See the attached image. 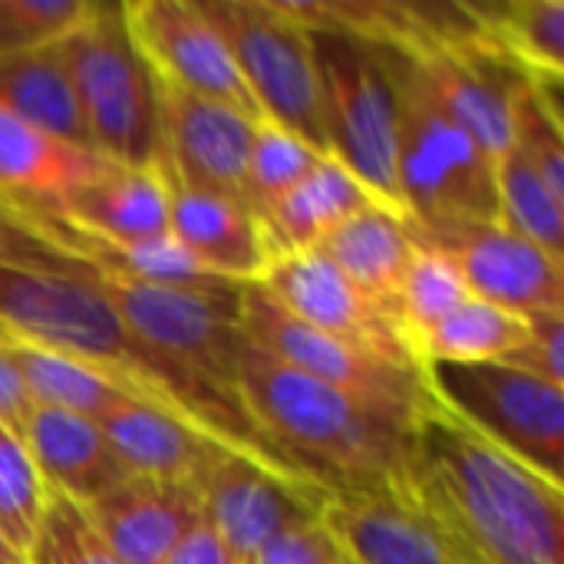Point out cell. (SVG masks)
<instances>
[{"label":"cell","instance_id":"obj_1","mask_svg":"<svg viewBox=\"0 0 564 564\" xmlns=\"http://www.w3.org/2000/svg\"><path fill=\"white\" fill-rule=\"evenodd\" d=\"M0 334L50 354L73 357L102 373L132 403L152 406L205 433L228 453L245 456L294 486L327 492L258 430L238 400L142 344L122 324L96 278L76 261L50 251L33 264H3Z\"/></svg>","mask_w":564,"mask_h":564},{"label":"cell","instance_id":"obj_2","mask_svg":"<svg viewBox=\"0 0 564 564\" xmlns=\"http://www.w3.org/2000/svg\"><path fill=\"white\" fill-rule=\"evenodd\" d=\"M403 489L459 564H564V489L430 400L410 423Z\"/></svg>","mask_w":564,"mask_h":564},{"label":"cell","instance_id":"obj_3","mask_svg":"<svg viewBox=\"0 0 564 564\" xmlns=\"http://www.w3.org/2000/svg\"><path fill=\"white\" fill-rule=\"evenodd\" d=\"M238 397L258 430L327 492L403 479L406 420L281 367L248 340L238 360Z\"/></svg>","mask_w":564,"mask_h":564},{"label":"cell","instance_id":"obj_4","mask_svg":"<svg viewBox=\"0 0 564 564\" xmlns=\"http://www.w3.org/2000/svg\"><path fill=\"white\" fill-rule=\"evenodd\" d=\"M397 96V188L416 235L499 221L496 162L453 119L410 50L387 46Z\"/></svg>","mask_w":564,"mask_h":564},{"label":"cell","instance_id":"obj_5","mask_svg":"<svg viewBox=\"0 0 564 564\" xmlns=\"http://www.w3.org/2000/svg\"><path fill=\"white\" fill-rule=\"evenodd\" d=\"M56 50L66 63L93 152L116 165L159 169V79L129 33L122 3H93L56 40Z\"/></svg>","mask_w":564,"mask_h":564},{"label":"cell","instance_id":"obj_6","mask_svg":"<svg viewBox=\"0 0 564 564\" xmlns=\"http://www.w3.org/2000/svg\"><path fill=\"white\" fill-rule=\"evenodd\" d=\"M307 36L327 155L403 215L397 188V96L383 43L330 26L307 30Z\"/></svg>","mask_w":564,"mask_h":564},{"label":"cell","instance_id":"obj_7","mask_svg":"<svg viewBox=\"0 0 564 564\" xmlns=\"http://www.w3.org/2000/svg\"><path fill=\"white\" fill-rule=\"evenodd\" d=\"M433 400L532 473L562 486L564 390L509 364H426Z\"/></svg>","mask_w":564,"mask_h":564},{"label":"cell","instance_id":"obj_8","mask_svg":"<svg viewBox=\"0 0 564 564\" xmlns=\"http://www.w3.org/2000/svg\"><path fill=\"white\" fill-rule=\"evenodd\" d=\"M89 271V268H86ZM112 301L122 324L162 357L182 364L188 373L238 400L241 334V288H162L129 278L89 271Z\"/></svg>","mask_w":564,"mask_h":564},{"label":"cell","instance_id":"obj_9","mask_svg":"<svg viewBox=\"0 0 564 564\" xmlns=\"http://www.w3.org/2000/svg\"><path fill=\"white\" fill-rule=\"evenodd\" d=\"M225 36L258 119L278 122L327 155L311 36L278 0H202Z\"/></svg>","mask_w":564,"mask_h":564},{"label":"cell","instance_id":"obj_10","mask_svg":"<svg viewBox=\"0 0 564 564\" xmlns=\"http://www.w3.org/2000/svg\"><path fill=\"white\" fill-rule=\"evenodd\" d=\"M241 334L254 350L278 360L281 367L327 383L397 420L413 423V416L433 400L420 367H403L311 330L281 311L261 284L241 288Z\"/></svg>","mask_w":564,"mask_h":564},{"label":"cell","instance_id":"obj_11","mask_svg":"<svg viewBox=\"0 0 564 564\" xmlns=\"http://www.w3.org/2000/svg\"><path fill=\"white\" fill-rule=\"evenodd\" d=\"M258 284L281 311L311 330L360 347L373 357L423 370L403 324L360 294L317 248L274 258Z\"/></svg>","mask_w":564,"mask_h":564},{"label":"cell","instance_id":"obj_12","mask_svg":"<svg viewBox=\"0 0 564 564\" xmlns=\"http://www.w3.org/2000/svg\"><path fill=\"white\" fill-rule=\"evenodd\" d=\"M122 13L159 83L258 119L231 50L202 0H132L122 3Z\"/></svg>","mask_w":564,"mask_h":564},{"label":"cell","instance_id":"obj_13","mask_svg":"<svg viewBox=\"0 0 564 564\" xmlns=\"http://www.w3.org/2000/svg\"><path fill=\"white\" fill-rule=\"evenodd\" d=\"M162 149L159 172L169 185L241 202L245 165L258 119L159 83Z\"/></svg>","mask_w":564,"mask_h":564},{"label":"cell","instance_id":"obj_14","mask_svg":"<svg viewBox=\"0 0 564 564\" xmlns=\"http://www.w3.org/2000/svg\"><path fill=\"white\" fill-rule=\"evenodd\" d=\"M202 516L231 558L245 564L281 532L321 519V506L330 492L294 486L264 466L221 453L198 482Z\"/></svg>","mask_w":564,"mask_h":564},{"label":"cell","instance_id":"obj_15","mask_svg":"<svg viewBox=\"0 0 564 564\" xmlns=\"http://www.w3.org/2000/svg\"><path fill=\"white\" fill-rule=\"evenodd\" d=\"M416 238L440 245L456 258L473 297L496 304L516 317L564 314V261L549 258L542 248L509 231L502 221L456 225Z\"/></svg>","mask_w":564,"mask_h":564},{"label":"cell","instance_id":"obj_16","mask_svg":"<svg viewBox=\"0 0 564 564\" xmlns=\"http://www.w3.org/2000/svg\"><path fill=\"white\" fill-rule=\"evenodd\" d=\"M410 53L426 69L430 86L453 119L492 162H499L512 145V102L529 76H522L482 36Z\"/></svg>","mask_w":564,"mask_h":564},{"label":"cell","instance_id":"obj_17","mask_svg":"<svg viewBox=\"0 0 564 564\" xmlns=\"http://www.w3.org/2000/svg\"><path fill=\"white\" fill-rule=\"evenodd\" d=\"M321 522L350 564H459L406 496L403 479L330 492L321 506Z\"/></svg>","mask_w":564,"mask_h":564},{"label":"cell","instance_id":"obj_18","mask_svg":"<svg viewBox=\"0 0 564 564\" xmlns=\"http://www.w3.org/2000/svg\"><path fill=\"white\" fill-rule=\"evenodd\" d=\"M86 516L119 564H165L202 522L195 486L129 476L86 506Z\"/></svg>","mask_w":564,"mask_h":564},{"label":"cell","instance_id":"obj_19","mask_svg":"<svg viewBox=\"0 0 564 564\" xmlns=\"http://www.w3.org/2000/svg\"><path fill=\"white\" fill-rule=\"evenodd\" d=\"M169 235L205 274L228 284H258L271 268L264 231L238 198L169 185Z\"/></svg>","mask_w":564,"mask_h":564},{"label":"cell","instance_id":"obj_20","mask_svg":"<svg viewBox=\"0 0 564 564\" xmlns=\"http://www.w3.org/2000/svg\"><path fill=\"white\" fill-rule=\"evenodd\" d=\"M109 245H152L169 235V185L159 169L106 162L56 215Z\"/></svg>","mask_w":564,"mask_h":564},{"label":"cell","instance_id":"obj_21","mask_svg":"<svg viewBox=\"0 0 564 564\" xmlns=\"http://www.w3.org/2000/svg\"><path fill=\"white\" fill-rule=\"evenodd\" d=\"M102 165L89 149L59 142L0 109V208L59 215L66 198Z\"/></svg>","mask_w":564,"mask_h":564},{"label":"cell","instance_id":"obj_22","mask_svg":"<svg viewBox=\"0 0 564 564\" xmlns=\"http://www.w3.org/2000/svg\"><path fill=\"white\" fill-rule=\"evenodd\" d=\"M23 446L46 492L63 496L83 509L109 489H116L122 479H129L112 446L106 443L99 423L73 413L36 406L26 423Z\"/></svg>","mask_w":564,"mask_h":564},{"label":"cell","instance_id":"obj_23","mask_svg":"<svg viewBox=\"0 0 564 564\" xmlns=\"http://www.w3.org/2000/svg\"><path fill=\"white\" fill-rule=\"evenodd\" d=\"M99 430L129 476L155 482H182L198 489L212 463L228 453L205 433L132 400L106 413Z\"/></svg>","mask_w":564,"mask_h":564},{"label":"cell","instance_id":"obj_24","mask_svg":"<svg viewBox=\"0 0 564 564\" xmlns=\"http://www.w3.org/2000/svg\"><path fill=\"white\" fill-rule=\"evenodd\" d=\"M373 205L383 202L344 162L324 155L307 178H301L278 205L258 218V225L274 261L284 254L314 251L334 228Z\"/></svg>","mask_w":564,"mask_h":564},{"label":"cell","instance_id":"obj_25","mask_svg":"<svg viewBox=\"0 0 564 564\" xmlns=\"http://www.w3.org/2000/svg\"><path fill=\"white\" fill-rule=\"evenodd\" d=\"M416 231L406 221V215L373 205L360 215L347 218L340 228H334L317 251L373 304L390 311L397 321V294L406 274V264L416 248Z\"/></svg>","mask_w":564,"mask_h":564},{"label":"cell","instance_id":"obj_26","mask_svg":"<svg viewBox=\"0 0 564 564\" xmlns=\"http://www.w3.org/2000/svg\"><path fill=\"white\" fill-rule=\"evenodd\" d=\"M0 109L40 132L89 149V132L56 43L0 53Z\"/></svg>","mask_w":564,"mask_h":564},{"label":"cell","instance_id":"obj_27","mask_svg":"<svg viewBox=\"0 0 564 564\" xmlns=\"http://www.w3.org/2000/svg\"><path fill=\"white\" fill-rule=\"evenodd\" d=\"M473 7L479 36L532 83H562L564 0H509Z\"/></svg>","mask_w":564,"mask_h":564},{"label":"cell","instance_id":"obj_28","mask_svg":"<svg viewBox=\"0 0 564 564\" xmlns=\"http://www.w3.org/2000/svg\"><path fill=\"white\" fill-rule=\"evenodd\" d=\"M3 350L13 360L33 406L40 410H59L99 423L106 413L129 403V397L119 387H112L102 373L73 357L50 354L10 337H3Z\"/></svg>","mask_w":564,"mask_h":564},{"label":"cell","instance_id":"obj_29","mask_svg":"<svg viewBox=\"0 0 564 564\" xmlns=\"http://www.w3.org/2000/svg\"><path fill=\"white\" fill-rule=\"evenodd\" d=\"M525 340V317H516L479 297L463 301L453 314L416 337L420 364H502Z\"/></svg>","mask_w":564,"mask_h":564},{"label":"cell","instance_id":"obj_30","mask_svg":"<svg viewBox=\"0 0 564 564\" xmlns=\"http://www.w3.org/2000/svg\"><path fill=\"white\" fill-rule=\"evenodd\" d=\"M496 202L499 221L509 231L522 235L549 258L564 261V202L512 145L496 162Z\"/></svg>","mask_w":564,"mask_h":564},{"label":"cell","instance_id":"obj_31","mask_svg":"<svg viewBox=\"0 0 564 564\" xmlns=\"http://www.w3.org/2000/svg\"><path fill=\"white\" fill-rule=\"evenodd\" d=\"M324 159L311 142L288 132L278 122L258 119L248 165H245V185L241 202L254 218H261L271 205H278L301 178L311 175V169Z\"/></svg>","mask_w":564,"mask_h":564},{"label":"cell","instance_id":"obj_32","mask_svg":"<svg viewBox=\"0 0 564 564\" xmlns=\"http://www.w3.org/2000/svg\"><path fill=\"white\" fill-rule=\"evenodd\" d=\"M469 297L473 294L466 288V278H463L456 258L449 251H443L440 245L416 241L413 258L403 274V284H400V294H397V314H400V324H403L410 344H416V337L423 330L440 324L446 314H453Z\"/></svg>","mask_w":564,"mask_h":564},{"label":"cell","instance_id":"obj_33","mask_svg":"<svg viewBox=\"0 0 564 564\" xmlns=\"http://www.w3.org/2000/svg\"><path fill=\"white\" fill-rule=\"evenodd\" d=\"M46 486L26 453V446L0 426V532L30 555L43 509H46Z\"/></svg>","mask_w":564,"mask_h":564},{"label":"cell","instance_id":"obj_34","mask_svg":"<svg viewBox=\"0 0 564 564\" xmlns=\"http://www.w3.org/2000/svg\"><path fill=\"white\" fill-rule=\"evenodd\" d=\"M30 564H119L109 545L93 529L83 506L46 496L43 522L36 532V542L30 549Z\"/></svg>","mask_w":564,"mask_h":564},{"label":"cell","instance_id":"obj_35","mask_svg":"<svg viewBox=\"0 0 564 564\" xmlns=\"http://www.w3.org/2000/svg\"><path fill=\"white\" fill-rule=\"evenodd\" d=\"M89 7L86 0H0V23L17 46H46L66 36Z\"/></svg>","mask_w":564,"mask_h":564},{"label":"cell","instance_id":"obj_36","mask_svg":"<svg viewBox=\"0 0 564 564\" xmlns=\"http://www.w3.org/2000/svg\"><path fill=\"white\" fill-rule=\"evenodd\" d=\"M564 314H535L525 317V340L522 347L506 357L502 364L525 370L552 387L564 390Z\"/></svg>","mask_w":564,"mask_h":564},{"label":"cell","instance_id":"obj_37","mask_svg":"<svg viewBox=\"0 0 564 564\" xmlns=\"http://www.w3.org/2000/svg\"><path fill=\"white\" fill-rule=\"evenodd\" d=\"M245 564H350L321 519L294 525L258 549Z\"/></svg>","mask_w":564,"mask_h":564},{"label":"cell","instance_id":"obj_38","mask_svg":"<svg viewBox=\"0 0 564 564\" xmlns=\"http://www.w3.org/2000/svg\"><path fill=\"white\" fill-rule=\"evenodd\" d=\"M33 400L13 367V360L7 357L3 350V334H0V426L7 433H13L20 443H23V433H26V423L33 416Z\"/></svg>","mask_w":564,"mask_h":564},{"label":"cell","instance_id":"obj_39","mask_svg":"<svg viewBox=\"0 0 564 564\" xmlns=\"http://www.w3.org/2000/svg\"><path fill=\"white\" fill-rule=\"evenodd\" d=\"M165 564H238L231 552L218 542V535L208 529L205 516L202 522L178 542V549L165 558Z\"/></svg>","mask_w":564,"mask_h":564},{"label":"cell","instance_id":"obj_40","mask_svg":"<svg viewBox=\"0 0 564 564\" xmlns=\"http://www.w3.org/2000/svg\"><path fill=\"white\" fill-rule=\"evenodd\" d=\"M0 564H30V555H23L3 532H0Z\"/></svg>","mask_w":564,"mask_h":564},{"label":"cell","instance_id":"obj_41","mask_svg":"<svg viewBox=\"0 0 564 564\" xmlns=\"http://www.w3.org/2000/svg\"><path fill=\"white\" fill-rule=\"evenodd\" d=\"M10 264V238H7V228L0 225V268Z\"/></svg>","mask_w":564,"mask_h":564},{"label":"cell","instance_id":"obj_42","mask_svg":"<svg viewBox=\"0 0 564 564\" xmlns=\"http://www.w3.org/2000/svg\"><path fill=\"white\" fill-rule=\"evenodd\" d=\"M3 50H20V46L13 43V36H10V33H7V26L0 23V53H3Z\"/></svg>","mask_w":564,"mask_h":564}]
</instances>
